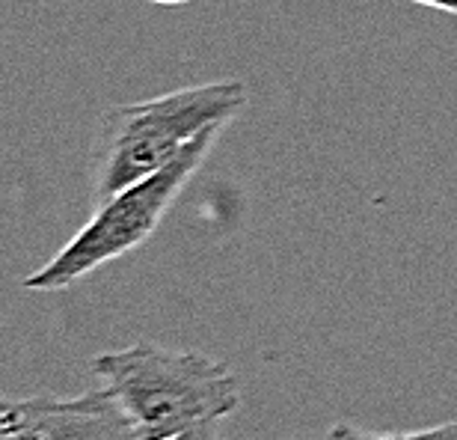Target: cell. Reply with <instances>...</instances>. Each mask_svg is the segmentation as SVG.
<instances>
[{
	"label": "cell",
	"instance_id": "1",
	"mask_svg": "<svg viewBox=\"0 0 457 440\" xmlns=\"http://www.w3.org/2000/svg\"><path fill=\"white\" fill-rule=\"evenodd\" d=\"M93 375L122 405L140 440H167L203 423H220L241 405L235 375L199 351L134 343L93 360Z\"/></svg>",
	"mask_w": 457,
	"mask_h": 440
},
{
	"label": "cell",
	"instance_id": "2",
	"mask_svg": "<svg viewBox=\"0 0 457 440\" xmlns=\"http://www.w3.org/2000/svg\"><path fill=\"white\" fill-rule=\"evenodd\" d=\"M246 102L250 89L244 80H212L143 102L113 105L96 140V203L158 173L205 128L232 123Z\"/></svg>",
	"mask_w": 457,
	"mask_h": 440
},
{
	"label": "cell",
	"instance_id": "3",
	"mask_svg": "<svg viewBox=\"0 0 457 440\" xmlns=\"http://www.w3.org/2000/svg\"><path fill=\"white\" fill-rule=\"evenodd\" d=\"M226 125L228 123L205 128L158 173L116 190L113 197L98 203L93 217L71 235V241L60 247L39 271L24 277V289L62 292L75 286L78 280H84L87 274L98 271L102 265L137 250L158 229L163 215L176 203V197L194 179V173L205 164L220 134L226 131Z\"/></svg>",
	"mask_w": 457,
	"mask_h": 440
},
{
	"label": "cell",
	"instance_id": "4",
	"mask_svg": "<svg viewBox=\"0 0 457 440\" xmlns=\"http://www.w3.org/2000/svg\"><path fill=\"white\" fill-rule=\"evenodd\" d=\"M0 440H140L107 387L75 399L0 396Z\"/></svg>",
	"mask_w": 457,
	"mask_h": 440
},
{
	"label": "cell",
	"instance_id": "5",
	"mask_svg": "<svg viewBox=\"0 0 457 440\" xmlns=\"http://www.w3.org/2000/svg\"><path fill=\"white\" fill-rule=\"evenodd\" d=\"M324 440H457V419L431 428H419V432H395V435H374L351 423H336Z\"/></svg>",
	"mask_w": 457,
	"mask_h": 440
},
{
	"label": "cell",
	"instance_id": "6",
	"mask_svg": "<svg viewBox=\"0 0 457 440\" xmlns=\"http://www.w3.org/2000/svg\"><path fill=\"white\" fill-rule=\"evenodd\" d=\"M167 440H220V435H217V423H203V426H194V428H187V432L167 437Z\"/></svg>",
	"mask_w": 457,
	"mask_h": 440
},
{
	"label": "cell",
	"instance_id": "7",
	"mask_svg": "<svg viewBox=\"0 0 457 440\" xmlns=\"http://www.w3.org/2000/svg\"><path fill=\"white\" fill-rule=\"evenodd\" d=\"M410 4L428 6V9H440V13H449L457 18V0H410Z\"/></svg>",
	"mask_w": 457,
	"mask_h": 440
},
{
	"label": "cell",
	"instance_id": "8",
	"mask_svg": "<svg viewBox=\"0 0 457 440\" xmlns=\"http://www.w3.org/2000/svg\"><path fill=\"white\" fill-rule=\"evenodd\" d=\"M149 4H158V6H167V9H176V6H185V4H194V0H149Z\"/></svg>",
	"mask_w": 457,
	"mask_h": 440
}]
</instances>
